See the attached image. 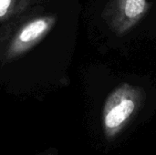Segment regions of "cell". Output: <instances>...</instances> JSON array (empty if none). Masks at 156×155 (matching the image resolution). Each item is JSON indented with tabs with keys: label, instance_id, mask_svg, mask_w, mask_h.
<instances>
[{
	"label": "cell",
	"instance_id": "cell-1",
	"mask_svg": "<svg viewBox=\"0 0 156 155\" xmlns=\"http://www.w3.org/2000/svg\"><path fill=\"white\" fill-rule=\"evenodd\" d=\"M145 100L143 88L122 83L110 93L102 110V129L108 141L115 139L139 111Z\"/></svg>",
	"mask_w": 156,
	"mask_h": 155
},
{
	"label": "cell",
	"instance_id": "cell-2",
	"mask_svg": "<svg viewBox=\"0 0 156 155\" xmlns=\"http://www.w3.org/2000/svg\"><path fill=\"white\" fill-rule=\"evenodd\" d=\"M12 34L5 50V58L14 60L37 45L53 28L57 17L50 14H25Z\"/></svg>",
	"mask_w": 156,
	"mask_h": 155
},
{
	"label": "cell",
	"instance_id": "cell-3",
	"mask_svg": "<svg viewBox=\"0 0 156 155\" xmlns=\"http://www.w3.org/2000/svg\"><path fill=\"white\" fill-rule=\"evenodd\" d=\"M148 8L146 0H110L104 15L110 28L123 36L142 20Z\"/></svg>",
	"mask_w": 156,
	"mask_h": 155
},
{
	"label": "cell",
	"instance_id": "cell-4",
	"mask_svg": "<svg viewBox=\"0 0 156 155\" xmlns=\"http://www.w3.org/2000/svg\"><path fill=\"white\" fill-rule=\"evenodd\" d=\"M36 0H0V23L30 12Z\"/></svg>",
	"mask_w": 156,
	"mask_h": 155
},
{
	"label": "cell",
	"instance_id": "cell-5",
	"mask_svg": "<svg viewBox=\"0 0 156 155\" xmlns=\"http://www.w3.org/2000/svg\"><path fill=\"white\" fill-rule=\"evenodd\" d=\"M48 155H52V154H48Z\"/></svg>",
	"mask_w": 156,
	"mask_h": 155
}]
</instances>
